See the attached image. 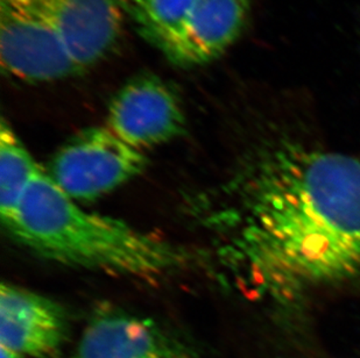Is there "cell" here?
Wrapping results in <instances>:
<instances>
[{"label":"cell","instance_id":"3","mask_svg":"<svg viewBox=\"0 0 360 358\" xmlns=\"http://www.w3.org/2000/svg\"><path fill=\"white\" fill-rule=\"evenodd\" d=\"M4 74L40 84L82 74L41 0H0Z\"/></svg>","mask_w":360,"mask_h":358},{"label":"cell","instance_id":"6","mask_svg":"<svg viewBox=\"0 0 360 358\" xmlns=\"http://www.w3.org/2000/svg\"><path fill=\"white\" fill-rule=\"evenodd\" d=\"M251 14V0H196L160 49L180 68L216 61L243 34Z\"/></svg>","mask_w":360,"mask_h":358},{"label":"cell","instance_id":"8","mask_svg":"<svg viewBox=\"0 0 360 358\" xmlns=\"http://www.w3.org/2000/svg\"><path fill=\"white\" fill-rule=\"evenodd\" d=\"M82 72L115 49L129 0H41Z\"/></svg>","mask_w":360,"mask_h":358},{"label":"cell","instance_id":"2","mask_svg":"<svg viewBox=\"0 0 360 358\" xmlns=\"http://www.w3.org/2000/svg\"><path fill=\"white\" fill-rule=\"evenodd\" d=\"M6 228L31 251L74 267L153 278L184 263L166 241L83 210L41 169Z\"/></svg>","mask_w":360,"mask_h":358},{"label":"cell","instance_id":"1","mask_svg":"<svg viewBox=\"0 0 360 358\" xmlns=\"http://www.w3.org/2000/svg\"><path fill=\"white\" fill-rule=\"evenodd\" d=\"M232 257L259 298L292 307L360 278V159L285 140L252 166Z\"/></svg>","mask_w":360,"mask_h":358},{"label":"cell","instance_id":"12","mask_svg":"<svg viewBox=\"0 0 360 358\" xmlns=\"http://www.w3.org/2000/svg\"><path fill=\"white\" fill-rule=\"evenodd\" d=\"M0 352H1V358H19L21 356L18 355L17 352H14L13 350L4 347L0 345Z\"/></svg>","mask_w":360,"mask_h":358},{"label":"cell","instance_id":"5","mask_svg":"<svg viewBox=\"0 0 360 358\" xmlns=\"http://www.w3.org/2000/svg\"><path fill=\"white\" fill-rule=\"evenodd\" d=\"M106 121L113 134L140 152L169 142L186 129L175 88L147 72L129 78L113 95Z\"/></svg>","mask_w":360,"mask_h":358},{"label":"cell","instance_id":"7","mask_svg":"<svg viewBox=\"0 0 360 358\" xmlns=\"http://www.w3.org/2000/svg\"><path fill=\"white\" fill-rule=\"evenodd\" d=\"M68 334L63 308L48 298L11 284L0 287V345L33 358L61 352Z\"/></svg>","mask_w":360,"mask_h":358},{"label":"cell","instance_id":"10","mask_svg":"<svg viewBox=\"0 0 360 358\" xmlns=\"http://www.w3.org/2000/svg\"><path fill=\"white\" fill-rule=\"evenodd\" d=\"M39 170L17 133L3 120L0 127V216L4 226L6 227L17 213Z\"/></svg>","mask_w":360,"mask_h":358},{"label":"cell","instance_id":"9","mask_svg":"<svg viewBox=\"0 0 360 358\" xmlns=\"http://www.w3.org/2000/svg\"><path fill=\"white\" fill-rule=\"evenodd\" d=\"M76 358H195L158 324L124 312H99L85 327Z\"/></svg>","mask_w":360,"mask_h":358},{"label":"cell","instance_id":"4","mask_svg":"<svg viewBox=\"0 0 360 358\" xmlns=\"http://www.w3.org/2000/svg\"><path fill=\"white\" fill-rule=\"evenodd\" d=\"M147 162L108 127H91L58 150L48 176L72 199L92 200L139 176Z\"/></svg>","mask_w":360,"mask_h":358},{"label":"cell","instance_id":"11","mask_svg":"<svg viewBox=\"0 0 360 358\" xmlns=\"http://www.w3.org/2000/svg\"><path fill=\"white\" fill-rule=\"evenodd\" d=\"M196 0H129L127 12L140 37L157 48L184 20Z\"/></svg>","mask_w":360,"mask_h":358}]
</instances>
